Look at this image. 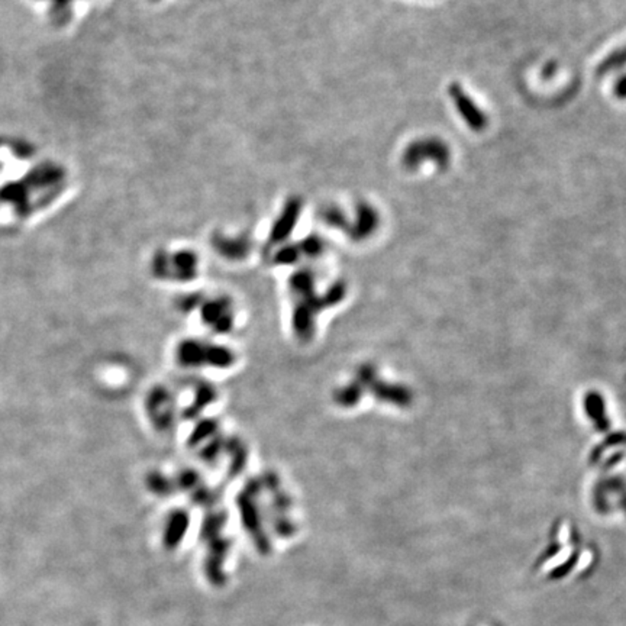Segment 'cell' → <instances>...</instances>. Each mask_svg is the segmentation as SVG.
Instances as JSON below:
<instances>
[{"label":"cell","instance_id":"cell-6","mask_svg":"<svg viewBox=\"0 0 626 626\" xmlns=\"http://www.w3.org/2000/svg\"><path fill=\"white\" fill-rule=\"evenodd\" d=\"M613 94L620 100L626 99V73L620 74L613 83Z\"/></svg>","mask_w":626,"mask_h":626},{"label":"cell","instance_id":"cell-2","mask_svg":"<svg viewBox=\"0 0 626 626\" xmlns=\"http://www.w3.org/2000/svg\"><path fill=\"white\" fill-rule=\"evenodd\" d=\"M400 161L408 172L418 170L425 161L435 164L439 170H445L451 164V148L443 138L424 137L404 148Z\"/></svg>","mask_w":626,"mask_h":626},{"label":"cell","instance_id":"cell-1","mask_svg":"<svg viewBox=\"0 0 626 626\" xmlns=\"http://www.w3.org/2000/svg\"><path fill=\"white\" fill-rule=\"evenodd\" d=\"M37 156L38 151L26 144L0 141V199L3 201L13 199L19 203L24 196L32 197L31 192L38 195L45 188L63 193L58 186H65L67 173L53 160L42 158L28 174H21Z\"/></svg>","mask_w":626,"mask_h":626},{"label":"cell","instance_id":"cell-4","mask_svg":"<svg viewBox=\"0 0 626 626\" xmlns=\"http://www.w3.org/2000/svg\"><path fill=\"white\" fill-rule=\"evenodd\" d=\"M626 65V45L612 51L611 54L606 56L596 69V74L599 77H604L607 74H612Z\"/></svg>","mask_w":626,"mask_h":626},{"label":"cell","instance_id":"cell-3","mask_svg":"<svg viewBox=\"0 0 626 626\" xmlns=\"http://www.w3.org/2000/svg\"><path fill=\"white\" fill-rule=\"evenodd\" d=\"M448 94L452 100L456 113L472 132H483L488 126V116L472 100L459 83H451Z\"/></svg>","mask_w":626,"mask_h":626},{"label":"cell","instance_id":"cell-5","mask_svg":"<svg viewBox=\"0 0 626 626\" xmlns=\"http://www.w3.org/2000/svg\"><path fill=\"white\" fill-rule=\"evenodd\" d=\"M357 221H359L357 233L360 236L368 235L379 225V213L373 206H370L368 203H361L357 208Z\"/></svg>","mask_w":626,"mask_h":626}]
</instances>
